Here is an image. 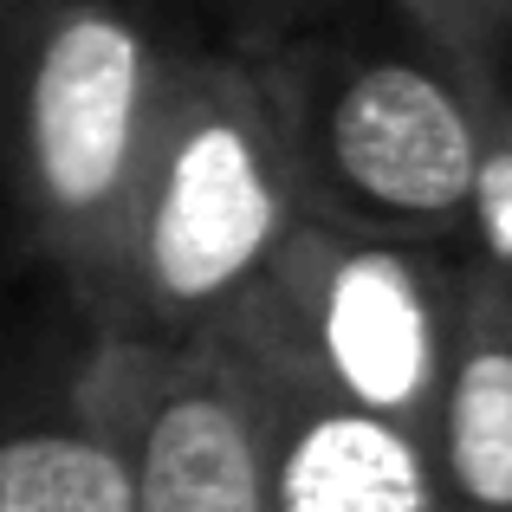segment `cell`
<instances>
[{
    "mask_svg": "<svg viewBox=\"0 0 512 512\" xmlns=\"http://www.w3.org/2000/svg\"><path fill=\"white\" fill-rule=\"evenodd\" d=\"M130 7H143V13H150V7H156V0H130Z\"/></svg>",
    "mask_w": 512,
    "mask_h": 512,
    "instance_id": "5bb4252c",
    "label": "cell"
},
{
    "mask_svg": "<svg viewBox=\"0 0 512 512\" xmlns=\"http://www.w3.org/2000/svg\"><path fill=\"white\" fill-rule=\"evenodd\" d=\"M305 221L273 98L240 46H175L124 234L85 312L98 331H214Z\"/></svg>",
    "mask_w": 512,
    "mask_h": 512,
    "instance_id": "7a4b0ae2",
    "label": "cell"
},
{
    "mask_svg": "<svg viewBox=\"0 0 512 512\" xmlns=\"http://www.w3.org/2000/svg\"><path fill=\"white\" fill-rule=\"evenodd\" d=\"M266 512H441L428 441L383 415L286 396Z\"/></svg>",
    "mask_w": 512,
    "mask_h": 512,
    "instance_id": "52a82bcc",
    "label": "cell"
},
{
    "mask_svg": "<svg viewBox=\"0 0 512 512\" xmlns=\"http://www.w3.org/2000/svg\"><path fill=\"white\" fill-rule=\"evenodd\" d=\"M214 331L286 396L383 415L428 441L461 331V253L454 240L363 234L305 214Z\"/></svg>",
    "mask_w": 512,
    "mask_h": 512,
    "instance_id": "277c9868",
    "label": "cell"
},
{
    "mask_svg": "<svg viewBox=\"0 0 512 512\" xmlns=\"http://www.w3.org/2000/svg\"><path fill=\"white\" fill-rule=\"evenodd\" d=\"M396 7L409 13L415 26H428L448 52L480 59V65H487L493 39H500L506 20H512V0H396Z\"/></svg>",
    "mask_w": 512,
    "mask_h": 512,
    "instance_id": "30bf717a",
    "label": "cell"
},
{
    "mask_svg": "<svg viewBox=\"0 0 512 512\" xmlns=\"http://www.w3.org/2000/svg\"><path fill=\"white\" fill-rule=\"evenodd\" d=\"M487 104L506 124V137H512V20H506V33L493 39V52H487Z\"/></svg>",
    "mask_w": 512,
    "mask_h": 512,
    "instance_id": "7c38bea8",
    "label": "cell"
},
{
    "mask_svg": "<svg viewBox=\"0 0 512 512\" xmlns=\"http://www.w3.org/2000/svg\"><path fill=\"white\" fill-rule=\"evenodd\" d=\"M247 59L273 98L312 221L461 240L487 143L480 59L448 52L396 0H383V20L331 0Z\"/></svg>",
    "mask_w": 512,
    "mask_h": 512,
    "instance_id": "6da1fadb",
    "label": "cell"
},
{
    "mask_svg": "<svg viewBox=\"0 0 512 512\" xmlns=\"http://www.w3.org/2000/svg\"><path fill=\"white\" fill-rule=\"evenodd\" d=\"M72 389L124 435L130 512H266L286 389L227 331H98Z\"/></svg>",
    "mask_w": 512,
    "mask_h": 512,
    "instance_id": "5b68a950",
    "label": "cell"
},
{
    "mask_svg": "<svg viewBox=\"0 0 512 512\" xmlns=\"http://www.w3.org/2000/svg\"><path fill=\"white\" fill-rule=\"evenodd\" d=\"M169 33L130 0H39L0 46V150L33 247L98 292L169 85Z\"/></svg>",
    "mask_w": 512,
    "mask_h": 512,
    "instance_id": "3957f363",
    "label": "cell"
},
{
    "mask_svg": "<svg viewBox=\"0 0 512 512\" xmlns=\"http://www.w3.org/2000/svg\"><path fill=\"white\" fill-rule=\"evenodd\" d=\"M461 260L480 266L493 286L512 292V137L487 104V143H480V169H474V195H467V221H461Z\"/></svg>",
    "mask_w": 512,
    "mask_h": 512,
    "instance_id": "9c48e42d",
    "label": "cell"
},
{
    "mask_svg": "<svg viewBox=\"0 0 512 512\" xmlns=\"http://www.w3.org/2000/svg\"><path fill=\"white\" fill-rule=\"evenodd\" d=\"M208 7L227 20L234 46L253 52V46H273L279 33H292L299 20H312V13L331 7V0H208Z\"/></svg>",
    "mask_w": 512,
    "mask_h": 512,
    "instance_id": "8fae6325",
    "label": "cell"
},
{
    "mask_svg": "<svg viewBox=\"0 0 512 512\" xmlns=\"http://www.w3.org/2000/svg\"><path fill=\"white\" fill-rule=\"evenodd\" d=\"M0 512H130V454L91 396L0 415Z\"/></svg>",
    "mask_w": 512,
    "mask_h": 512,
    "instance_id": "ba28073f",
    "label": "cell"
},
{
    "mask_svg": "<svg viewBox=\"0 0 512 512\" xmlns=\"http://www.w3.org/2000/svg\"><path fill=\"white\" fill-rule=\"evenodd\" d=\"M428 467L441 512H512V292L467 260L461 331L428 422Z\"/></svg>",
    "mask_w": 512,
    "mask_h": 512,
    "instance_id": "8992f818",
    "label": "cell"
},
{
    "mask_svg": "<svg viewBox=\"0 0 512 512\" xmlns=\"http://www.w3.org/2000/svg\"><path fill=\"white\" fill-rule=\"evenodd\" d=\"M33 7H39V0H0V46H7V33H13V26H20Z\"/></svg>",
    "mask_w": 512,
    "mask_h": 512,
    "instance_id": "4fadbf2b",
    "label": "cell"
}]
</instances>
